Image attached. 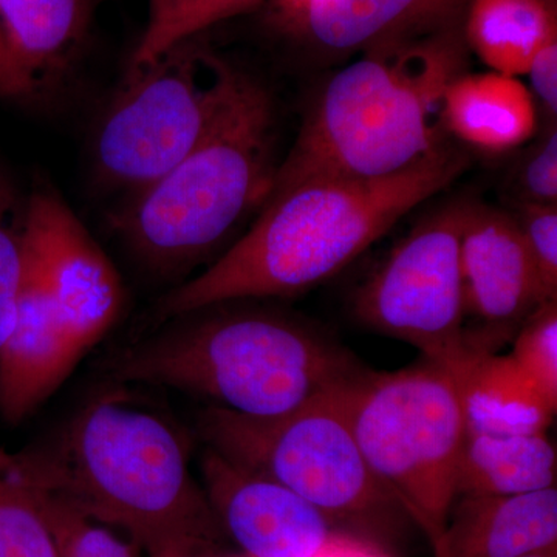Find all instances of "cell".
I'll return each mask as SVG.
<instances>
[{"label": "cell", "instance_id": "obj_24", "mask_svg": "<svg viewBox=\"0 0 557 557\" xmlns=\"http://www.w3.org/2000/svg\"><path fill=\"white\" fill-rule=\"evenodd\" d=\"M24 215L25 205L0 174V350L16 321L24 271Z\"/></svg>", "mask_w": 557, "mask_h": 557}, {"label": "cell", "instance_id": "obj_26", "mask_svg": "<svg viewBox=\"0 0 557 557\" xmlns=\"http://www.w3.org/2000/svg\"><path fill=\"white\" fill-rule=\"evenodd\" d=\"M541 285L545 302L557 300V205H509Z\"/></svg>", "mask_w": 557, "mask_h": 557}, {"label": "cell", "instance_id": "obj_9", "mask_svg": "<svg viewBox=\"0 0 557 557\" xmlns=\"http://www.w3.org/2000/svg\"><path fill=\"white\" fill-rule=\"evenodd\" d=\"M465 200L440 205L392 248L354 296L359 324L405 341L448 370L457 384L479 359L463 335L460 236Z\"/></svg>", "mask_w": 557, "mask_h": 557}, {"label": "cell", "instance_id": "obj_25", "mask_svg": "<svg viewBox=\"0 0 557 557\" xmlns=\"http://www.w3.org/2000/svg\"><path fill=\"white\" fill-rule=\"evenodd\" d=\"M512 174L508 205H557V129L548 121L523 150Z\"/></svg>", "mask_w": 557, "mask_h": 557}, {"label": "cell", "instance_id": "obj_18", "mask_svg": "<svg viewBox=\"0 0 557 557\" xmlns=\"http://www.w3.org/2000/svg\"><path fill=\"white\" fill-rule=\"evenodd\" d=\"M556 448L548 434H467L456 497L534 493L556 486Z\"/></svg>", "mask_w": 557, "mask_h": 557}, {"label": "cell", "instance_id": "obj_4", "mask_svg": "<svg viewBox=\"0 0 557 557\" xmlns=\"http://www.w3.org/2000/svg\"><path fill=\"white\" fill-rule=\"evenodd\" d=\"M467 49L456 21L370 47L319 87L271 185L388 177L437 152L449 143L443 97L467 72Z\"/></svg>", "mask_w": 557, "mask_h": 557}, {"label": "cell", "instance_id": "obj_8", "mask_svg": "<svg viewBox=\"0 0 557 557\" xmlns=\"http://www.w3.org/2000/svg\"><path fill=\"white\" fill-rule=\"evenodd\" d=\"M236 73L196 38L127 70L95 141L101 182L135 194L177 166L207 134Z\"/></svg>", "mask_w": 557, "mask_h": 557}, {"label": "cell", "instance_id": "obj_6", "mask_svg": "<svg viewBox=\"0 0 557 557\" xmlns=\"http://www.w3.org/2000/svg\"><path fill=\"white\" fill-rule=\"evenodd\" d=\"M338 398L370 471L434 552L456 500L467 437L456 379L421 357L395 372L366 368L341 388Z\"/></svg>", "mask_w": 557, "mask_h": 557}, {"label": "cell", "instance_id": "obj_20", "mask_svg": "<svg viewBox=\"0 0 557 557\" xmlns=\"http://www.w3.org/2000/svg\"><path fill=\"white\" fill-rule=\"evenodd\" d=\"M461 30L487 67L519 78L557 35L556 0H471Z\"/></svg>", "mask_w": 557, "mask_h": 557}, {"label": "cell", "instance_id": "obj_17", "mask_svg": "<svg viewBox=\"0 0 557 557\" xmlns=\"http://www.w3.org/2000/svg\"><path fill=\"white\" fill-rule=\"evenodd\" d=\"M460 0H309L292 22L314 47L336 53L421 35L456 21Z\"/></svg>", "mask_w": 557, "mask_h": 557}, {"label": "cell", "instance_id": "obj_23", "mask_svg": "<svg viewBox=\"0 0 557 557\" xmlns=\"http://www.w3.org/2000/svg\"><path fill=\"white\" fill-rule=\"evenodd\" d=\"M32 487L49 523L58 557H138L139 549L119 531Z\"/></svg>", "mask_w": 557, "mask_h": 557}, {"label": "cell", "instance_id": "obj_10", "mask_svg": "<svg viewBox=\"0 0 557 557\" xmlns=\"http://www.w3.org/2000/svg\"><path fill=\"white\" fill-rule=\"evenodd\" d=\"M201 475L220 528L247 557H351L376 547L341 530L288 487L211 448L201 456Z\"/></svg>", "mask_w": 557, "mask_h": 557}, {"label": "cell", "instance_id": "obj_19", "mask_svg": "<svg viewBox=\"0 0 557 557\" xmlns=\"http://www.w3.org/2000/svg\"><path fill=\"white\" fill-rule=\"evenodd\" d=\"M100 0H0V22L28 75L62 72L86 38Z\"/></svg>", "mask_w": 557, "mask_h": 557}, {"label": "cell", "instance_id": "obj_1", "mask_svg": "<svg viewBox=\"0 0 557 557\" xmlns=\"http://www.w3.org/2000/svg\"><path fill=\"white\" fill-rule=\"evenodd\" d=\"M468 166V153L449 141L388 177H317L271 185L251 228L203 273L166 293L157 314L168 321L233 300L309 292L339 274Z\"/></svg>", "mask_w": 557, "mask_h": 557}, {"label": "cell", "instance_id": "obj_2", "mask_svg": "<svg viewBox=\"0 0 557 557\" xmlns=\"http://www.w3.org/2000/svg\"><path fill=\"white\" fill-rule=\"evenodd\" d=\"M16 458L33 486L119 531L149 557L208 553L223 536L190 474L183 435L126 387L91 398Z\"/></svg>", "mask_w": 557, "mask_h": 557}, {"label": "cell", "instance_id": "obj_29", "mask_svg": "<svg viewBox=\"0 0 557 557\" xmlns=\"http://www.w3.org/2000/svg\"><path fill=\"white\" fill-rule=\"evenodd\" d=\"M309 0H277L278 7H281L282 13L289 22L296 20L299 16L300 11L307 5Z\"/></svg>", "mask_w": 557, "mask_h": 557}, {"label": "cell", "instance_id": "obj_27", "mask_svg": "<svg viewBox=\"0 0 557 557\" xmlns=\"http://www.w3.org/2000/svg\"><path fill=\"white\" fill-rule=\"evenodd\" d=\"M530 78L531 94L541 104L548 121H556L557 115V35L552 36L536 51L527 73Z\"/></svg>", "mask_w": 557, "mask_h": 557}, {"label": "cell", "instance_id": "obj_5", "mask_svg": "<svg viewBox=\"0 0 557 557\" xmlns=\"http://www.w3.org/2000/svg\"><path fill=\"white\" fill-rule=\"evenodd\" d=\"M274 123L269 89L237 70L199 145L113 218L143 265L163 276L185 273L262 207L278 166Z\"/></svg>", "mask_w": 557, "mask_h": 557}, {"label": "cell", "instance_id": "obj_3", "mask_svg": "<svg viewBox=\"0 0 557 557\" xmlns=\"http://www.w3.org/2000/svg\"><path fill=\"white\" fill-rule=\"evenodd\" d=\"M109 359L113 383L153 384L249 418L287 416L336 394L368 366L335 336L265 307L218 304Z\"/></svg>", "mask_w": 557, "mask_h": 557}, {"label": "cell", "instance_id": "obj_21", "mask_svg": "<svg viewBox=\"0 0 557 557\" xmlns=\"http://www.w3.org/2000/svg\"><path fill=\"white\" fill-rule=\"evenodd\" d=\"M263 0H149L148 22L132 53L129 69L145 67L180 44L219 22L239 16Z\"/></svg>", "mask_w": 557, "mask_h": 557}, {"label": "cell", "instance_id": "obj_30", "mask_svg": "<svg viewBox=\"0 0 557 557\" xmlns=\"http://www.w3.org/2000/svg\"><path fill=\"white\" fill-rule=\"evenodd\" d=\"M525 557H557V548L545 549V552L534 553V555Z\"/></svg>", "mask_w": 557, "mask_h": 557}, {"label": "cell", "instance_id": "obj_14", "mask_svg": "<svg viewBox=\"0 0 557 557\" xmlns=\"http://www.w3.org/2000/svg\"><path fill=\"white\" fill-rule=\"evenodd\" d=\"M78 355L70 346L35 252L24 240L16 321L0 350V417L20 424L67 379Z\"/></svg>", "mask_w": 557, "mask_h": 557}, {"label": "cell", "instance_id": "obj_16", "mask_svg": "<svg viewBox=\"0 0 557 557\" xmlns=\"http://www.w3.org/2000/svg\"><path fill=\"white\" fill-rule=\"evenodd\" d=\"M443 127L461 145L485 153H507L537 135L539 113L530 87L518 76L463 72L443 97Z\"/></svg>", "mask_w": 557, "mask_h": 557}, {"label": "cell", "instance_id": "obj_7", "mask_svg": "<svg viewBox=\"0 0 557 557\" xmlns=\"http://www.w3.org/2000/svg\"><path fill=\"white\" fill-rule=\"evenodd\" d=\"M338 394L273 418L208 406L197 417V429L207 448L281 483L341 530L383 548L410 519L370 471Z\"/></svg>", "mask_w": 557, "mask_h": 557}, {"label": "cell", "instance_id": "obj_31", "mask_svg": "<svg viewBox=\"0 0 557 557\" xmlns=\"http://www.w3.org/2000/svg\"><path fill=\"white\" fill-rule=\"evenodd\" d=\"M166 557H207V553H182V555H172Z\"/></svg>", "mask_w": 557, "mask_h": 557}, {"label": "cell", "instance_id": "obj_28", "mask_svg": "<svg viewBox=\"0 0 557 557\" xmlns=\"http://www.w3.org/2000/svg\"><path fill=\"white\" fill-rule=\"evenodd\" d=\"M38 84L28 75L14 53L7 33L0 22V98L7 100H24L33 97L38 90Z\"/></svg>", "mask_w": 557, "mask_h": 557}, {"label": "cell", "instance_id": "obj_12", "mask_svg": "<svg viewBox=\"0 0 557 557\" xmlns=\"http://www.w3.org/2000/svg\"><path fill=\"white\" fill-rule=\"evenodd\" d=\"M24 240L35 252L70 346L83 357L123 309V284L65 201L38 189L25 203Z\"/></svg>", "mask_w": 557, "mask_h": 557}, {"label": "cell", "instance_id": "obj_11", "mask_svg": "<svg viewBox=\"0 0 557 557\" xmlns=\"http://www.w3.org/2000/svg\"><path fill=\"white\" fill-rule=\"evenodd\" d=\"M460 278L465 343L475 359L498 354L545 304L515 219L475 199L465 200Z\"/></svg>", "mask_w": 557, "mask_h": 557}, {"label": "cell", "instance_id": "obj_15", "mask_svg": "<svg viewBox=\"0 0 557 557\" xmlns=\"http://www.w3.org/2000/svg\"><path fill=\"white\" fill-rule=\"evenodd\" d=\"M557 548V490L463 494L449 509L434 557H525Z\"/></svg>", "mask_w": 557, "mask_h": 557}, {"label": "cell", "instance_id": "obj_22", "mask_svg": "<svg viewBox=\"0 0 557 557\" xmlns=\"http://www.w3.org/2000/svg\"><path fill=\"white\" fill-rule=\"evenodd\" d=\"M0 557H58L38 497L17 463L0 448Z\"/></svg>", "mask_w": 557, "mask_h": 557}, {"label": "cell", "instance_id": "obj_13", "mask_svg": "<svg viewBox=\"0 0 557 557\" xmlns=\"http://www.w3.org/2000/svg\"><path fill=\"white\" fill-rule=\"evenodd\" d=\"M511 343L458 384L467 434H547L555 420L557 300L542 304Z\"/></svg>", "mask_w": 557, "mask_h": 557}]
</instances>
